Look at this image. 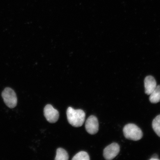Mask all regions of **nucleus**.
I'll use <instances>...</instances> for the list:
<instances>
[{
    "instance_id": "obj_1",
    "label": "nucleus",
    "mask_w": 160,
    "mask_h": 160,
    "mask_svg": "<svg viewBox=\"0 0 160 160\" xmlns=\"http://www.w3.org/2000/svg\"><path fill=\"white\" fill-rule=\"evenodd\" d=\"M67 114L69 123L74 127H81L84 122L85 113L83 110L70 107L67 109Z\"/></svg>"
},
{
    "instance_id": "obj_2",
    "label": "nucleus",
    "mask_w": 160,
    "mask_h": 160,
    "mask_svg": "<svg viewBox=\"0 0 160 160\" xmlns=\"http://www.w3.org/2000/svg\"><path fill=\"white\" fill-rule=\"evenodd\" d=\"M123 133L126 138L133 141H139L143 136L141 129L133 123L126 125L123 128Z\"/></svg>"
},
{
    "instance_id": "obj_3",
    "label": "nucleus",
    "mask_w": 160,
    "mask_h": 160,
    "mask_svg": "<svg viewBox=\"0 0 160 160\" xmlns=\"http://www.w3.org/2000/svg\"><path fill=\"white\" fill-rule=\"evenodd\" d=\"M2 96L5 104L10 108H13L17 106V96L12 89L9 88H6L2 92Z\"/></svg>"
},
{
    "instance_id": "obj_4",
    "label": "nucleus",
    "mask_w": 160,
    "mask_h": 160,
    "mask_svg": "<svg viewBox=\"0 0 160 160\" xmlns=\"http://www.w3.org/2000/svg\"><path fill=\"white\" fill-rule=\"evenodd\" d=\"M120 150V146L117 143H112L104 149L103 157L106 160L113 159L118 154Z\"/></svg>"
},
{
    "instance_id": "obj_5",
    "label": "nucleus",
    "mask_w": 160,
    "mask_h": 160,
    "mask_svg": "<svg viewBox=\"0 0 160 160\" xmlns=\"http://www.w3.org/2000/svg\"><path fill=\"white\" fill-rule=\"evenodd\" d=\"M44 115L49 123H55L59 119V113L51 105H47L44 109Z\"/></svg>"
},
{
    "instance_id": "obj_6",
    "label": "nucleus",
    "mask_w": 160,
    "mask_h": 160,
    "mask_svg": "<svg viewBox=\"0 0 160 160\" xmlns=\"http://www.w3.org/2000/svg\"><path fill=\"white\" fill-rule=\"evenodd\" d=\"M85 128L88 133L91 135H95L99 130V123L97 118L91 115L86 121Z\"/></svg>"
},
{
    "instance_id": "obj_7",
    "label": "nucleus",
    "mask_w": 160,
    "mask_h": 160,
    "mask_svg": "<svg viewBox=\"0 0 160 160\" xmlns=\"http://www.w3.org/2000/svg\"><path fill=\"white\" fill-rule=\"evenodd\" d=\"M144 86L145 93L147 95H150L157 86L154 78L151 75L146 77L144 80Z\"/></svg>"
},
{
    "instance_id": "obj_8",
    "label": "nucleus",
    "mask_w": 160,
    "mask_h": 160,
    "mask_svg": "<svg viewBox=\"0 0 160 160\" xmlns=\"http://www.w3.org/2000/svg\"><path fill=\"white\" fill-rule=\"evenodd\" d=\"M151 103H157L160 102V85H158L152 92L149 98Z\"/></svg>"
},
{
    "instance_id": "obj_9",
    "label": "nucleus",
    "mask_w": 160,
    "mask_h": 160,
    "mask_svg": "<svg viewBox=\"0 0 160 160\" xmlns=\"http://www.w3.org/2000/svg\"><path fill=\"white\" fill-rule=\"evenodd\" d=\"M68 159L69 155L67 151L62 148H59L57 149L55 160H68Z\"/></svg>"
},
{
    "instance_id": "obj_10",
    "label": "nucleus",
    "mask_w": 160,
    "mask_h": 160,
    "mask_svg": "<svg viewBox=\"0 0 160 160\" xmlns=\"http://www.w3.org/2000/svg\"><path fill=\"white\" fill-rule=\"evenodd\" d=\"M152 127L156 133L160 137V115L153 120Z\"/></svg>"
},
{
    "instance_id": "obj_11",
    "label": "nucleus",
    "mask_w": 160,
    "mask_h": 160,
    "mask_svg": "<svg viewBox=\"0 0 160 160\" xmlns=\"http://www.w3.org/2000/svg\"><path fill=\"white\" fill-rule=\"evenodd\" d=\"M72 160H89V156L87 152L81 151L77 153L72 159Z\"/></svg>"
},
{
    "instance_id": "obj_12",
    "label": "nucleus",
    "mask_w": 160,
    "mask_h": 160,
    "mask_svg": "<svg viewBox=\"0 0 160 160\" xmlns=\"http://www.w3.org/2000/svg\"><path fill=\"white\" fill-rule=\"evenodd\" d=\"M150 160H159V159L158 158H156V157H153V158H151V159H150Z\"/></svg>"
}]
</instances>
